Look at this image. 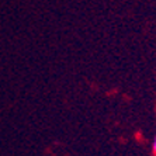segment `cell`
I'll return each instance as SVG.
<instances>
[{"label": "cell", "mask_w": 156, "mask_h": 156, "mask_svg": "<svg viewBox=\"0 0 156 156\" xmlns=\"http://www.w3.org/2000/svg\"><path fill=\"white\" fill-rule=\"evenodd\" d=\"M152 151H153V155L156 156V135H155V138H153V142H152Z\"/></svg>", "instance_id": "1"}]
</instances>
